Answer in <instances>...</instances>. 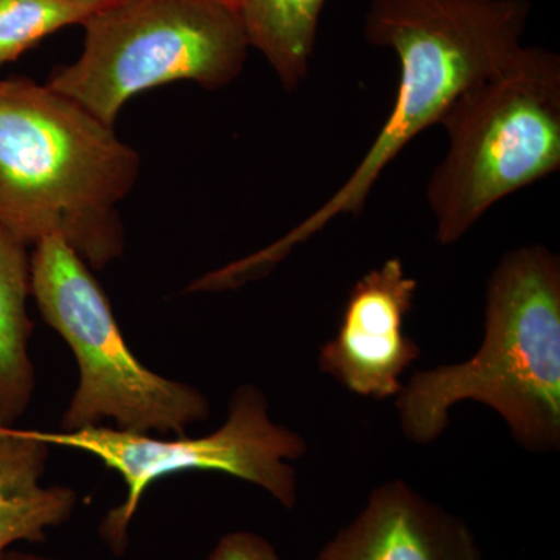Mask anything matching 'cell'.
Masks as SVG:
<instances>
[{
	"instance_id": "obj_1",
	"label": "cell",
	"mask_w": 560,
	"mask_h": 560,
	"mask_svg": "<svg viewBox=\"0 0 560 560\" xmlns=\"http://www.w3.org/2000/svg\"><path fill=\"white\" fill-rule=\"evenodd\" d=\"M529 0H371L364 38L399 58L396 101L377 138L340 189L268 248L228 265L238 285L268 275L338 217H357L396 161L464 91L508 65L523 47Z\"/></svg>"
},
{
	"instance_id": "obj_16",
	"label": "cell",
	"mask_w": 560,
	"mask_h": 560,
	"mask_svg": "<svg viewBox=\"0 0 560 560\" xmlns=\"http://www.w3.org/2000/svg\"><path fill=\"white\" fill-rule=\"evenodd\" d=\"M2 430H3V425H0V431H2Z\"/></svg>"
},
{
	"instance_id": "obj_8",
	"label": "cell",
	"mask_w": 560,
	"mask_h": 560,
	"mask_svg": "<svg viewBox=\"0 0 560 560\" xmlns=\"http://www.w3.org/2000/svg\"><path fill=\"white\" fill-rule=\"evenodd\" d=\"M416 291L399 257L366 272L350 290L337 335L319 349L320 372L357 396H399L400 375L420 357L404 330Z\"/></svg>"
},
{
	"instance_id": "obj_3",
	"label": "cell",
	"mask_w": 560,
	"mask_h": 560,
	"mask_svg": "<svg viewBox=\"0 0 560 560\" xmlns=\"http://www.w3.org/2000/svg\"><path fill=\"white\" fill-rule=\"evenodd\" d=\"M401 430L430 444L464 400L499 412L529 452L560 447V260L545 246L512 249L488 283L481 348L463 363L419 371L396 397Z\"/></svg>"
},
{
	"instance_id": "obj_6",
	"label": "cell",
	"mask_w": 560,
	"mask_h": 560,
	"mask_svg": "<svg viewBox=\"0 0 560 560\" xmlns=\"http://www.w3.org/2000/svg\"><path fill=\"white\" fill-rule=\"evenodd\" d=\"M31 268L40 316L68 342L79 366L61 431L110 427L180 436L209 418L200 389L162 377L136 359L101 283L68 243L60 237L36 243Z\"/></svg>"
},
{
	"instance_id": "obj_4",
	"label": "cell",
	"mask_w": 560,
	"mask_h": 560,
	"mask_svg": "<svg viewBox=\"0 0 560 560\" xmlns=\"http://www.w3.org/2000/svg\"><path fill=\"white\" fill-rule=\"evenodd\" d=\"M448 150L427 183L442 245L459 242L497 202L560 168V58L523 46L448 106Z\"/></svg>"
},
{
	"instance_id": "obj_12",
	"label": "cell",
	"mask_w": 560,
	"mask_h": 560,
	"mask_svg": "<svg viewBox=\"0 0 560 560\" xmlns=\"http://www.w3.org/2000/svg\"><path fill=\"white\" fill-rule=\"evenodd\" d=\"M250 49L280 84L294 91L307 79L326 0H234Z\"/></svg>"
},
{
	"instance_id": "obj_9",
	"label": "cell",
	"mask_w": 560,
	"mask_h": 560,
	"mask_svg": "<svg viewBox=\"0 0 560 560\" xmlns=\"http://www.w3.org/2000/svg\"><path fill=\"white\" fill-rule=\"evenodd\" d=\"M315 560H481V548L463 518L393 480L372 490Z\"/></svg>"
},
{
	"instance_id": "obj_2",
	"label": "cell",
	"mask_w": 560,
	"mask_h": 560,
	"mask_svg": "<svg viewBox=\"0 0 560 560\" xmlns=\"http://www.w3.org/2000/svg\"><path fill=\"white\" fill-rule=\"evenodd\" d=\"M139 175L138 151L79 103L0 80V228L14 238L60 237L103 270L124 254L119 205Z\"/></svg>"
},
{
	"instance_id": "obj_10",
	"label": "cell",
	"mask_w": 560,
	"mask_h": 560,
	"mask_svg": "<svg viewBox=\"0 0 560 560\" xmlns=\"http://www.w3.org/2000/svg\"><path fill=\"white\" fill-rule=\"evenodd\" d=\"M51 445L39 431H0V555L18 541L39 544L75 512L79 495L68 486H44Z\"/></svg>"
},
{
	"instance_id": "obj_7",
	"label": "cell",
	"mask_w": 560,
	"mask_h": 560,
	"mask_svg": "<svg viewBox=\"0 0 560 560\" xmlns=\"http://www.w3.org/2000/svg\"><path fill=\"white\" fill-rule=\"evenodd\" d=\"M39 433L51 447L91 453L120 475L127 495L101 523V537L117 556L127 551L128 530L147 489L161 478L186 471L230 475L259 486L291 511L298 503V478L289 460L307 453L304 438L271 419L267 397L253 385L235 389L228 419L206 436L164 440L110 427Z\"/></svg>"
},
{
	"instance_id": "obj_15",
	"label": "cell",
	"mask_w": 560,
	"mask_h": 560,
	"mask_svg": "<svg viewBox=\"0 0 560 560\" xmlns=\"http://www.w3.org/2000/svg\"><path fill=\"white\" fill-rule=\"evenodd\" d=\"M0 560H60L55 558H47V556L35 555V552H25L13 550L9 548L0 555Z\"/></svg>"
},
{
	"instance_id": "obj_13",
	"label": "cell",
	"mask_w": 560,
	"mask_h": 560,
	"mask_svg": "<svg viewBox=\"0 0 560 560\" xmlns=\"http://www.w3.org/2000/svg\"><path fill=\"white\" fill-rule=\"evenodd\" d=\"M119 0H0V68L51 33L83 25Z\"/></svg>"
},
{
	"instance_id": "obj_11",
	"label": "cell",
	"mask_w": 560,
	"mask_h": 560,
	"mask_svg": "<svg viewBox=\"0 0 560 560\" xmlns=\"http://www.w3.org/2000/svg\"><path fill=\"white\" fill-rule=\"evenodd\" d=\"M28 246L0 228V425L13 427L28 411L36 388L31 340L35 324Z\"/></svg>"
},
{
	"instance_id": "obj_14",
	"label": "cell",
	"mask_w": 560,
	"mask_h": 560,
	"mask_svg": "<svg viewBox=\"0 0 560 560\" xmlns=\"http://www.w3.org/2000/svg\"><path fill=\"white\" fill-rule=\"evenodd\" d=\"M208 560H280L275 545L250 530H234L217 541Z\"/></svg>"
},
{
	"instance_id": "obj_5",
	"label": "cell",
	"mask_w": 560,
	"mask_h": 560,
	"mask_svg": "<svg viewBox=\"0 0 560 560\" xmlns=\"http://www.w3.org/2000/svg\"><path fill=\"white\" fill-rule=\"evenodd\" d=\"M83 28L80 57L46 84L109 127L131 98L154 88L230 86L250 49L234 0H119Z\"/></svg>"
}]
</instances>
